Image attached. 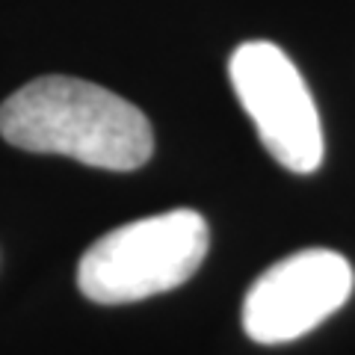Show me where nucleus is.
<instances>
[{"instance_id": "f257e3e1", "label": "nucleus", "mask_w": 355, "mask_h": 355, "mask_svg": "<svg viewBox=\"0 0 355 355\" xmlns=\"http://www.w3.org/2000/svg\"><path fill=\"white\" fill-rule=\"evenodd\" d=\"M0 137L33 154H62L107 172H133L154 154L146 113L80 77L48 74L0 104Z\"/></svg>"}, {"instance_id": "f03ea898", "label": "nucleus", "mask_w": 355, "mask_h": 355, "mask_svg": "<svg viewBox=\"0 0 355 355\" xmlns=\"http://www.w3.org/2000/svg\"><path fill=\"white\" fill-rule=\"evenodd\" d=\"M207 249L210 228L202 214L166 210L95 240L77 266V287L98 305L142 302L196 275Z\"/></svg>"}, {"instance_id": "7ed1b4c3", "label": "nucleus", "mask_w": 355, "mask_h": 355, "mask_svg": "<svg viewBox=\"0 0 355 355\" xmlns=\"http://www.w3.org/2000/svg\"><path fill=\"white\" fill-rule=\"evenodd\" d=\"M228 77L263 148L284 169L314 172L323 163V128L293 60L272 42H243L228 60Z\"/></svg>"}, {"instance_id": "20e7f679", "label": "nucleus", "mask_w": 355, "mask_h": 355, "mask_svg": "<svg viewBox=\"0 0 355 355\" xmlns=\"http://www.w3.org/2000/svg\"><path fill=\"white\" fill-rule=\"evenodd\" d=\"M355 275L343 254L305 249L272 263L249 287L243 329L254 343H287L308 335L347 302Z\"/></svg>"}]
</instances>
